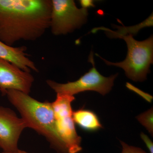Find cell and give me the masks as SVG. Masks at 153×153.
I'll return each instance as SVG.
<instances>
[{
    "label": "cell",
    "mask_w": 153,
    "mask_h": 153,
    "mask_svg": "<svg viewBox=\"0 0 153 153\" xmlns=\"http://www.w3.org/2000/svg\"><path fill=\"white\" fill-rule=\"evenodd\" d=\"M49 29L55 36L79 29L87 22V9L78 8L73 0H52Z\"/></svg>",
    "instance_id": "cell-6"
},
{
    "label": "cell",
    "mask_w": 153,
    "mask_h": 153,
    "mask_svg": "<svg viewBox=\"0 0 153 153\" xmlns=\"http://www.w3.org/2000/svg\"><path fill=\"white\" fill-rule=\"evenodd\" d=\"M140 137L144 142L146 144L150 153H153V143L150 139L143 133H141Z\"/></svg>",
    "instance_id": "cell-14"
},
{
    "label": "cell",
    "mask_w": 153,
    "mask_h": 153,
    "mask_svg": "<svg viewBox=\"0 0 153 153\" xmlns=\"http://www.w3.org/2000/svg\"><path fill=\"white\" fill-rule=\"evenodd\" d=\"M1 153H31L28 152H26V151L22 150L19 149L17 150L14 151L13 152H2Z\"/></svg>",
    "instance_id": "cell-16"
},
{
    "label": "cell",
    "mask_w": 153,
    "mask_h": 153,
    "mask_svg": "<svg viewBox=\"0 0 153 153\" xmlns=\"http://www.w3.org/2000/svg\"><path fill=\"white\" fill-rule=\"evenodd\" d=\"M27 48L23 46L10 47L0 41V57L15 64L19 68L27 72L31 70L39 72L36 64L28 57L26 53Z\"/></svg>",
    "instance_id": "cell-9"
},
{
    "label": "cell",
    "mask_w": 153,
    "mask_h": 153,
    "mask_svg": "<svg viewBox=\"0 0 153 153\" xmlns=\"http://www.w3.org/2000/svg\"><path fill=\"white\" fill-rule=\"evenodd\" d=\"M72 118L75 124L85 131L94 132L103 128L97 115L90 110L82 108L74 111Z\"/></svg>",
    "instance_id": "cell-10"
},
{
    "label": "cell",
    "mask_w": 153,
    "mask_h": 153,
    "mask_svg": "<svg viewBox=\"0 0 153 153\" xmlns=\"http://www.w3.org/2000/svg\"><path fill=\"white\" fill-rule=\"evenodd\" d=\"M27 128L25 120L18 117L13 110L0 106V148L3 152H10L19 149L20 137Z\"/></svg>",
    "instance_id": "cell-7"
},
{
    "label": "cell",
    "mask_w": 153,
    "mask_h": 153,
    "mask_svg": "<svg viewBox=\"0 0 153 153\" xmlns=\"http://www.w3.org/2000/svg\"><path fill=\"white\" fill-rule=\"evenodd\" d=\"M52 0H0V41H34L49 29Z\"/></svg>",
    "instance_id": "cell-1"
},
{
    "label": "cell",
    "mask_w": 153,
    "mask_h": 153,
    "mask_svg": "<svg viewBox=\"0 0 153 153\" xmlns=\"http://www.w3.org/2000/svg\"><path fill=\"white\" fill-rule=\"evenodd\" d=\"M6 95L28 128L44 137L57 153H68L57 131L52 102L38 101L29 94L17 90H8Z\"/></svg>",
    "instance_id": "cell-2"
},
{
    "label": "cell",
    "mask_w": 153,
    "mask_h": 153,
    "mask_svg": "<svg viewBox=\"0 0 153 153\" xmlns=\"http://www.w3.org/2000/svg\"><path fill=\"white\" fill-rule=\"evenodd\" d=\"M122 146V151L121 153H147L140 148L129 146L124 142L120 141Z\"/></svg>",
    "instance_id": "cell-13"
},
{
    "label": "cell",
    "mask_w": 153,
    "mask_h": 153,
    "mask_svg": "<svg viewBox=\"0 0 153 153\" xmlns=\"http://www.w3.org/2000/svg\"><path fill=\"white\" fill-rule=\"evenodd\" d=\"M153 26V14L151 15L149 18L146 19L144 22H142L138 25L130 27H118L117 31H113L108 29L102 28V30H104L106 32L107 35L110 38H119L121 36H127L130 35L133 36L137 34L138 31L143 28L146 27H151Z\"/></svg>",
    "instance_id": "cell-11"
},
{
    "label": "cell",
    "mask_w": 153,
    "mask_h": 153,
    "mask_svg": "<svg viewBox=\"0 0 153 153\" xmlns=\"http://www.w3.org/2000/svg\"><path fill=\"white\" fill-rule=\"evenodd\" d=\"M137 120L153 136V108H151L147 111L139 115L136 117Z\"/></svg>",
    "instance_id": "cell-12"
},
{
    "label": "cell",
    "mask_w": 153,
    "mask_h": 153,
    "mask_svg": "<svg viewBox=\"0 0 153 153\" xmlns=\"http://www.w3.org/2000/svg\"><path fill=\"white\" fill-rule=\"evenodd\" d=\"M119 38L123 39L127 46V55L125 60L119 63H112L103 59L98 54L96 55L108 66L123 68L126 76L133 81H144L153 62V36L143 41H137L130 35L121 36Z\"/></svg>",
    "instance_id": "cell-3"
},
{
    "label": "cell",
    "mask_w": 153,
    "mask_h": 153,
    "mask_svg": "<svg viewBox=\"0 0 153 153\" xmlns=\"http://www.w3.org/2000/svg\"><path fill=\"white\" fill-rule=\"evenodd\" d=\"M34 80L31 72L24 71L0 57V92L2 95H6L9 90L19 91L29 94Z\"/></svg>",
    "instance_id": "cell-8"
},
{
    "label": "cell",
    "mask_w": 153,
    "mask_h": 153,
    "mask_svg": "<svg viewBox=\"0 0 153 153\" xmlns=\"http://www.w3.org/2000/svg\"><path fill=\"white\" fill-rule=\"evenodd\" d=\"M74 100L72 96L57 94L52 102L57 131L68 153H79L82 150V139L76 132L72 118L71 104Z\"/></svg>",
    "instance_id": "cell-5"
},
{
    "label": "cell",
    "mask_w": 153,
    "mask_h": 153,
    "mask_svg": "<svg viewBox=\"0 0 153 153\" xmlns=\"http://www.w3.org/2000/svg\"><path fill=\"white\" fill-rule=\"evenodd\" d=\"M79 3L82 6V8L87 9L88 7H94L93 4V1H85V0H81L79 1Z\"/></svg>",
    "instance_id": "cell-15"
},
{
    "label": "cell",
    "mask_w": 153,
    "mask_h": 153,
    "mask_svg": "<svg viewBox=\"0 0 153 153\" xmlns=\"http://www.w3.org/2000/svg\"><path fill=\"white\" fill-rule=\"evenodd\" d=\"M89 61L92 63V68L79 79L73 82L66 83H58L53 80L47 79V85L57 94H67L74 96L75 94L88 91H92L105 95L112 89L114 82L118 74L108 77L102 76L95 68L93 53H91Z\"/></svg>",
    "instance_id": "cell-4"
}]
</instances>
